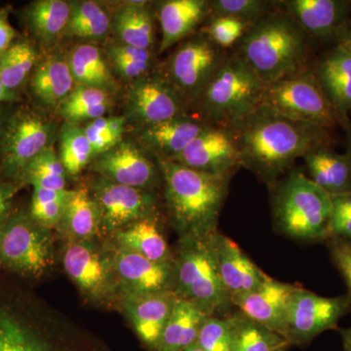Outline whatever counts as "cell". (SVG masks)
<instances>
[{"mask_svg": "<svg viewBox=\"0 0 351 351\" xmlns=\"http://www.w3.org/2000/svg\"><path fill=\"white\" fill-rule=\"evenodd\" d=\"M242 168L271 186L294 168L297 159L331 145L329 129L288 119L262 105L232 127Z\"/></svg>", "mask_w": 351, "mask_h": 351, "instance_id": "1", "label": "cell"}, {"mask_svg": "<svg viewBox=\"0 0 351 351\" xmlns=\"http://www.w3.org/2000/svg\"><path fill=\"white\" fill-rule=\"evenodd\" d=\"M157 163L162 176L168 214L181 239L218 232L230 178L206 174L174 161Z\"/></svg>", "mask_w": 351, "mask_h": 351, "instance_id": "2", "label": "cell"}, {"mask_svg": "<svg viewBox=\"0 0 351 351\" xmlns=\"http://www.w3.org/2000/svg\"><path fill=\"white\" fill-rule=\"evenodd\" d=\"M309 40L280 4L249 27L234 53L269 84L307 68Z\"/></svg>", "mask_w": 351, "mask_h": 351, "instance_id": "3", "label": "cell"}, {"mask_svg": "<svg viewBox=\"0 0 351 351\" xmlns=\"http://www.w3.org/2000/svg\"><path fill=\"white\" fill-rule=\"evenodd\" d=\"M269 189L272 223L277 232L298 241L328 239L332 201L326 191L297 168Z\"/></svg>", "mask_w": 351, "mask_h": 351, "instance_id": "4", "label": "cell"}, {"mask_svg": "<svg viewBox=\"0 0 351 351\" xmlns=\"http://www.w3.org/2000/svg\"><path fill=\"white\" fill-rule=\"evenodd\" d=\"M265 83L237 54H228L193 105L200 119L232 128L263 104Z\"/></svg>", "mask_w": 351, "mask_h": 351, "instance_id": "5", "label": "cell"}, {"mask_svg": "<svg viewBox=\"0 0 351 351\" xmlns=\"http://www.w3.org/2000/svg\"><path fill=\"white\" fill-rule=\"evenodd\" d=\"M217 233L182 237L175 258L174 292L178 297L195 302L209 315L226 316L232 302L219 271L215 250Z\"/></svg>", "mask_w": 351, "mask_h": 351, "instance_id": "6", "label": "cell"}, {"mask_svg": "<svg viewBox=\"0 0 351 351\" xmlns=\"http://www.w3.org/2000/svg\"><path fill=\"white\" fill-rule=\"evenodd\" d=\"M262 105L295 121L329 130L341 126L338 113L308 68L265 84Z\"/></svg>", "mask_w": 351, "mask_h": 351, "instance_id": "7", "label": "cell"}, {"mask_svg": "<svg viewBox=\"0 0 351 351\" xmlns=\"http://www.w3.org/2000/svg\"><path fill=\"white\" fill-rule=\"evenodd\" d=\"M228 55L200 32L177 48L160 73L193 107Z\"/></svg>", "mask_w": 351, "mask_h": 351, "instance_id": "8", "label": "cell"}, {"mask_svg": "<svg viewBox=\"0 0 351 351\" xmlns=\"http://www.w3.org/2000/svg\"><path fill=\"white\" fill-rule=\"evenodd\" d=\"M52 240L31 216L16 215L0 226V263L24 276H40L53 263Z\"/></svg>", "mask_w": 351, "mask_h": 351, "instance_id": "9", "label": "cell"}, {"mask_svg": "<svg viewBox=\"0 0 351 351\" xmlns=\"http://www.w3.org/2000/svg\"><path fill=\"white\" fill-rule=\"evenodd\" d=\"M351 311L350 295L326 298L299 286L289 307L287 339L291 346H304L328 330Z\"/></svg>", "mask_w": 351, "mask_h": 351, "instance_id": "10", "label": "cell"}, {"mask_svg": "<svg viewBox=\"0 0 351 351\" xmlns=\"http://www.w3.org/2000/svg\"><path fill=\"white\" fill-rule=\"evenodd\" d=\"M53 127L49 121L29 110L16 112L8 121L2 140L1 167L4 175L22 178L29 163L49 147Z\"/></svg>", "mask_w": 351, "mask_h": 351, "instance_id": "11", "label": "cell"}, {"mask_svg": "<svg viewBox=\"0 0 351 351\" xmlns=\"http://www.w3.org/2000/svg\"><path fill=\"white\" fill-rule=\"evenodd\" d=\"M174 162L230 179L242 168L239 145L232 129L212 125L201 132Z\"/></svg>", "mask_w": 351, "mask_h": 351, "instance_id": "12", "label": "cell"}, {"mask_svg": "<svg viewBox=\"0 0 351 351\" xmlns=\"http://www.w3.org/2000/svg\"><path fill=\"white\" fill-rule=\"evenodd\" d=\"M189 106L160 73L136 80L129 90L127 110L141 128L188 114Z\"/></svg>", "mask_w": 351, "mask_h": 351, "instance_id": "13", "label": "cell"}, {"mask_svg": "<svg viewBox=\"0 0 351 351\" xmlns=\"http://www.w3.org/2000/svg\"><path fill=\"white\" fill-rule=\"evenodd\" d=\"M94 200L100 219L108 230H123L154 216L156 199L143 189L115 184L101 177L95 182Z\"/></svg>", "mask_w": 351, "mask_h": 351, "instance_id": "14", "label": "cell"}, {"mask_svg": "<svg viewBox=\"0 0 351 351\" xmlns=\"http://www.w3.org/2000/svg\"><path fill=\"white\" fill-rule=\"evenodd\" d=\"M299 286L280 282L269 276L255 290L232 297V306L247 317L287 339L289 307Z\"/></svg>", "mask_w": 351, "mask_h": 351, "instance_id": "15", "label": "cell"}, {"mask_svg": "<svg viewBox=\"0 0 351 351\" xmlns=\"http://www.w3.org/2000/svg\"><path fill=\"white\" fill-rule=\"evenodd\" d=\"M136 145L120 142L110 151L101 154L95 163V170L101 177L115 184L130 188H152L158 180V163L154 164Z\"/></svg>", "mask_w": 351, "mask_h": 351, "instance_id": "16", "label": "cell"}, {"mask_svg": "<svg viewBox=\"0 0 351 351\" xmlns=\"http://www.w3.org/2000/svg\"><path fill=\"white\" fill-rule=\"evenodd\" d=\"M281 6L309 39L332 40L350 19L351 1L282 0Z\"/></svg>", "mask_w": 351, "mask_h": 351, "instance_id": "17", "label": "cell"}, {"mask_svg": "<svg viewBox=\"0 0 351 351\" xmlns=\"http://www.w3.org/2000/svg\"><path fill=\"white\" fill-rule=\"evenodd\" d=\"M114 267L120 280L133 295L156 294L175 289V260L157 263L127 249L115 254Z\"/></svg>", "mask_w": 351, "mask_h": 351, "instance_id": "18", "label": "cell"}, {"mask_svg": "<svg viewBox=\"0 0 351 351\" xmlns=\"http://www.w3.org/2000/svg\"><path fill=\"white\" fill-rule=\"evenodd\" d=\"M209 124L188 114L141 128L138 140L156 160L174 161Z\"/></svg>", "mask_w": 351, "mask_h": 351, "instance_id": "19", "label": "cell"}, {"mask_svg": "<svg viewBox=\"0 0 351 351\" xmlns=\"http://www.w3.org/2000/svg\"><path fill=\"white\" fill-rule=\"evenodd\" d=\"M215 250L219 274L230 298L255 290L269 277L239 245L221 233L215 235Z\"/></svg>", "mask_w": 351, "mask_h": 351, "instance_id": "20", "label": "cell"}, {"mask_svg": "<svg viewBox=\"0 0 351 351\" xmlns=\"http://www.w3.org/2000/svg\"><path fill=\"white\" fill-rule=\"evenodd\" d=\"M313 71L343 127L350 120L351 55L336 45L318 60Z\"/></svg>", "mask_w": 351, "mask_h": 351, "instance_id": "21", "label": "cell"}, {"mask_svg": "<svg viewBox=\"0 0 351 351\" xmlns=\"http://www.w3.org/2000/svg\"><path fill=\"white\" fill-rule=\"evenodd\" d=\"M177 299L174 291H168L133 295L126 302L127 314L138 338L152 350H156Z\"/></svg>", "mask_w": 351, "mask_h": 351, "instance_id": "22", "label": "cell"}, {"mask_svg": "<svg viewBox=\"0 0 351 351\" xmlns=\"http://www.w3.org/2000/svg\"><path fill=\"white\" fill-rule=\"evenodd\" d=\"M64 267L69 278L85 295L101 298L107 294L110 286L107 265L86 241H73L66 247Z\"/></svg>", "mask_w": 351, "mask_h": 351, "instance_id": "23", "label": "cell"}, {"mask_svg": "<svg viewBox=\"0 0 351 351\" xmlns=\"http://www.w3.org/2000/svg\"><path fill=\"white\" fill-rule=\"evenodd\" d=\"M210 17L211 7L208 0H168L161 2L158 19L162 38L158 52H164L186 38Z\"/></svg>", "mask_w": 351, "mask_h": 351, "instance_id": "24", "label": "cell"}, {"mask_svg": "<svg viewBox=\"0 0 351 351\" xmlns=\"http://www.w3.org/2000/svg\"><path fill=\"white\" fill-rule=\"evenodd\" d=\"M209 316L195 302L178 297L156 351H184L195 345Z\"/></svg>", "mask_w": 351, "mask_h": 351, "instance_id": "25", "label": "cell"}, {"mask_svg": "<svg viewBox=\"0 0 351 351\" xmlns=\"http://www.w3.org/2000/svg\"><path fill=\"white\" fill-rule=\"evenodd\" d=\"M302 158L309 179L328 195L350 193L351 166L345 154H338L326 145L311 149Z\"/></svg>", "mask_w": 351, "mask_h": 351, "instance_id": "26", "label": "cell"}, {"mask_svg": "<svg viewBox=\"0 0 351 351\" xmlns=\"http://www.w3.org/2000/svg\"><path fill=\"white\" fill-rule=\"evenodd\" d=\"M66 59L52 55L36 66L32 77V93L44 106L60 107L75 89Z\"/></svg>", "mask_w": 351, "mask_h": 351, "instance_id": "27", "label": "cell"}, {"mask_svg": "<svg viewBox=\"0 0 351 351\" xmlns=\"http://www.w3.org/2000/svg\"><path fill=\"white\" fill-rule=\"evenodd\" d=\"M121 248L157 263L173 262L169 246L154 216L140 219L117 233Z\"/></svg>", "mask_w": 351, "mask_h": 351, "instance_id": "28", "label": "cell"}, {"mask_svg": "<svg viewBox=\"0 0 351 351\" xmlns=\"http://www.w3.org/2000/svg\"><path fill=\"white\" fill-rule=\"evenodd\" d=\"M66 62L77 86L98 88L108 93L114 88V80L107 62L96 46H76L71 51Z\"/></svg>", "mask_w": 351, "mask_h": 351, "instance_id": "29", "label": "cell"}, {"mask_svg": "<svg viewBox=\"0 0 351 351\" xmlns=\"http://www.w3.org/2000/svg\"><path fill=\"white\" fill-rule=\"evenodd\" d=\"M113 27L123 44L149 50L154 43V18L147 2H131L115 14Z\"/></svg>", "mask_w": 351, "mask_h": 351, "instance_id": "30", "label": "cell"}, {"mask_svg": "<svg viewBox=\"0 0 351 351\" xmlns=\"http://www.w3.org/2000/svg\"><path fill=\"white\" fill-rule=\"evenodd\" d=\"M232 325V351H286L288 339L243 313L228 314Z\"/></svg>", "mask_w": 351, "mask_h": 351, "instance_id": "31", "label": "cell"}, {"mask_svg": "<svg viewBox=\"0 0 351 351\" xmlns=\"http://www.w3.org/2000/svg\"><path fill=\"white\" fill-rule=\"evenodd\" d=\"M71 15V3L64 0H39L27 11L29 27L44 44H52L66 32Z\"/></svg>", "mask_w": 351, "mask_h": 351, "instance_id": "32", "label": "cell"}, {"mask_svg": "<svg viewBox=\"0 0 351 351\" xmlns=\"http://www.w3.org/2000/svg\"><path fill=\"white\" fill-rule=\"evenodd\" d=\"M100 221L96 202L86 189L69 191L61 223L71 237L86 241L97 232Z\"/></svg>", "mask_w": 351, "mask_h": 351, "instance_id": "33", "label": "cell"}, {"mask_svg": "<svg viewBox=\"0 0 351 351\" xmlns=\"http://www.w3.org/2000/svg\"><path fill=\"white\" fill-rule=\"evenodd\" d=\"M0 351H76L71 346L32 332L6 313H0ZM78 351V350H77Z\"/></svg>", "mask_w": 351, "mask_h": 351, "instance_id": "34", "label": "cell"}, {"mask_svg": "<svg viewBox=\"0 0 351 351\" xmlns=\"http://www.w3.org/2000/svg\"><path fill=\"white\" fill-rule=\"evenodd\" d=\"M112 105L110 93L98 88L77 86L60 106V113L69 123L95 120L106 114Z\"/></svg>", "mask_w": 351, "mask_h": 351, "instance_id": "35", "label": "cell"}, {"mask_svg": "<svg viewBox=\"0 0 351 351\" xmlns=\"http://www.w3.org/2000/svg\"><path fill=\"white\" fill-rule=\"evenodd\" d=\"M34 46L25 41L13 44L0 56V82L9 91L15 92L36 63Z\"/></svg>", "mask_w": 351, "mask_h": 351, "instance_id": "36", "label": "cell"}, {"mask_svg": "<svg viewBox=\"0 0 351 351\" xmlns=\"http://www.w3.org/2000/svg\"><path fill=\"white\" fill-rule=\"evenodd\" d=\"M66 175L61 159L49 147L27 165L22 178L32 186L51 191H66Z\"/></svg>", "mask_w": 351, "mask_h": 351, "instance_id": "37", "label": "cell"}, {"mask_svg": "<svg viewBox=\"0 0 351 351\" xmlns=\"http://www.w3.org/2000/svg\"><path fill=\"white\" fill-rule=\"evenodd\" d=\"M92 156L93 151L84 130L75 123L66 124L62 132L59 156L66 174H80Z\"/></svg>", "mask_w": 351, "mask_h": 351, "instance_id": "38", "label": "cell"}, {"mask_svg": "<svg viewBox=\"0 0 351 351\" xmlns=\"http://www.w3.org/2000/svg\"><path fill=\"white\" fill-rule=\"evenodd\" d=\"M280 1L272 0H213L210 1L211 17H230L253 24L274 12Z\"/></svg>", "mask_w": 351, "mask_h": 351, "instance_id": "39", "label": "cell"}, {"mask_svg": "<svg viewBox=\"0 0 351 351\" xmlns=\"http://www.w3.org/2000/svg\"><path fill=\"white\" fill-rule=\"evenodd\" d=\"M69 191H51L34 186L31 215L39 225L49 228L61 223Z\"/></svg>", "mask_w": 351, "mask_h": 351, "instance_id": "40", "label": "cell"}, {"mask_svg": "<svg viewBox=\"0 0 351 351\" xmlns=\"http://www.w3.org/2000/svg\"><path fill=\"white\" fill-rule=\"evenodd\" d=\"M198 346L203 351H232V325L226 316H209L198 335Z\"/></svg>", "mask_w": 351, "mask_h": 351, "instance_id": "41", "label": "cell"}, {"mask_svg": "<svg viewBox=\"0 0 351 351\" xmlns=\"http://www.w3.org/2000/svg\"><path fill=\"white\" fill-rule=\"evenodd\" d=\"M208 20L201 32L223 50L237 45L252 25L230 17H210Z\"/></svg>", "mask_w": 351, "mask_h": 351, "instance_id": "42", "label": "cell"}, {"mask_svg": "<svg viewBox=\"0 0 351 351\" xmlns=\"http://www.w3.org/2000/svg\"><path fill=\"white\" fill-rule=\"evenodd\" d=\"M329 250L332 263L341 272L351 297V240L329 239Z\"/></svg>", "mask_w": 351, "mask_h": 351, "instance_id": "43", "label": "cell"}, {"mask_svg": "<svg viewBox=\"0 0 351 351\" xmlns=\"http://www.w3.org/2000/svg\"><path fill=\"white\" fill-rule=\"evenodd\" d=\"M112 60H123V61L132 62H152V51L138 49V48L132 47L126 44H120V45H113L108 49Z\"/></svg>", "mask_w": 351, "mask_h": 351, "instance_id": "44", "label": "cell"}, {"mask_svg": "<svg viewBox=\"0 0 351 351\" xmlns=\"http://www.w3.org/2000/svg\"><path fill=\"white\" fill-rule=\"evenodd\" d=\"M329 239L351 240V216L332 215L328 230V239Z\"/></svg>", "mask_w": 351, "mask_h": 351, "instance_id": "45", "label": "cell"}, {"mask_svg": "<svg viewBox=\"0 0 351 351\" xmlns=\"http://www.w3.org/2000/svg\"><path fill=\"white\" fill-rule=\"evenodd\" d=\"M15 36L16 31L9 23L7 13L0 12V56L9 49Z\"/></svg>", "mask_w": 351, "mask_h": 351, "instance_id": "46", "label": "cell"}, {"mask_svg": "<svg viewBox=\"0 0 351 351\" xmlns=\"http://www.w3.org/2000/svg\"><path fill=\"white\" fill-rule=\"evenodd\" d=\"M330 196H331L332 201V215L351 216V191L341 193V195Z\"/></svg>", "mask_w": 351, "mask_h": 351, "instance_id": "47", "label": "cell"}, {"mask_svg": "<svg viewBox=\"0 0 351 351\" xmlns=\"http://www.w3.org/2000/svg\"><path fill=\"white\" fill-rule=\"evenodd\" d=\"M16 189L9 184H0V226L5 221Z\"/></svg>", "mask_w": 351, "mask_h": 351, "instance_id": "48", "label": "cell"}, {"mask_svg": "<svg viewBox=\"0 0 351 351\" xmlns=\"http://www.w3.org/2000/svg\"><path fill=\"white\" fill-rule=\"evenodd\" d=\"M336 45L345 49L351 55V17L337 34Z\"/></svg>", "mask_w": 351, "mask_h": 351, "instance_id": "49", "label": "cell"}, {"mask_svg": "<svg viewBox=\"0 0 351 351\" xmlns=\"http://www.w3.org/2000/svg\"><path fill=\"white\" fill-rule=\"evenodd\" d=\"M346 131V152L345 156L351 166V119L343 126Z\"/></svg>", "mask_w": 351, "mask_h": 351, "instance_id": "50", "label": "cell"}, {"mask_svg": "<svg viewBox=\"0 0 351 351\" xmlns=\"http://www.w3.org/2000/svg\"><path fill=\"white\" fill-rule=\"evenodd\" d=\"M16 98H17V96H16L15 92L9 91L0 82V104L15 101Z\"/></svg>", "mask_w": 351, "mask_h": 351, "instance_id": "51", "label": "cell"}, {"mask_svg": "<svg viewBox=\"0 0 351 351\" xmlns=\"http://www.w3.org/2000/svg\"><path fill=\"white\" fill-rule=\"evenodd\" d=\"M341 335L343 338V351H351V327L341 330Z\"/></svg>", "mask_w": 351, "mask_h": 351, "instance_id": "52", "label": "cell"}, {"mask_svg": "<svg viewBox=\"0 0 351 351\" xmlns=\"http://www.w3.org/2000/svg\"><path fill=\"white\" fill-rule=\"evenodd\" d=\"M4 131H5V125H4L2 114L0 112V152H1L2 140H3Z\"/></svg>", "mask_w": 351, "mask_h": 351, "instance_id": "53", "label": "cell"}, {"mask_svg": "<svg viewBox=\"0 0 351 351\" xmlns=\"http://www.w3.org/2000/svg\"><path fill=\"white\" fill-rule=\"evenodd\" d=\"M184 351H203L201 350L200 346L197 345V343H195V345H193L191 346H189V348H186Z\"/></svg>", "mask_w": 351, "mask_h": 351, "instance_id": "54", "label": "cell"}]
</instances>
